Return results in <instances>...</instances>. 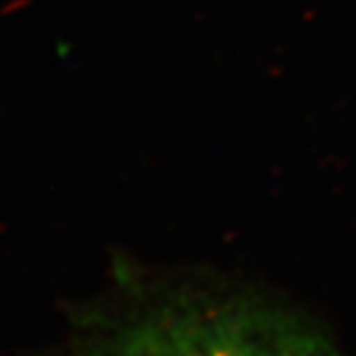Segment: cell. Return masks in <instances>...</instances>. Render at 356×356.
<instances>
[{
  "label": "cell",
  "instance_id": "6da1fadb",
  "mask_svg": "<svg viewBox=\"0 0 356 356\" xmlns=\"http://www.w3.org/2000/svg\"><path fill=\"white\" fill-rule=\"evenodd\" d=\"M67 356H341L279 305L227 290L150 300Z\"/></svg>",
  "mask_w": 356,
  "mask_h": 356
}]
</instances>
